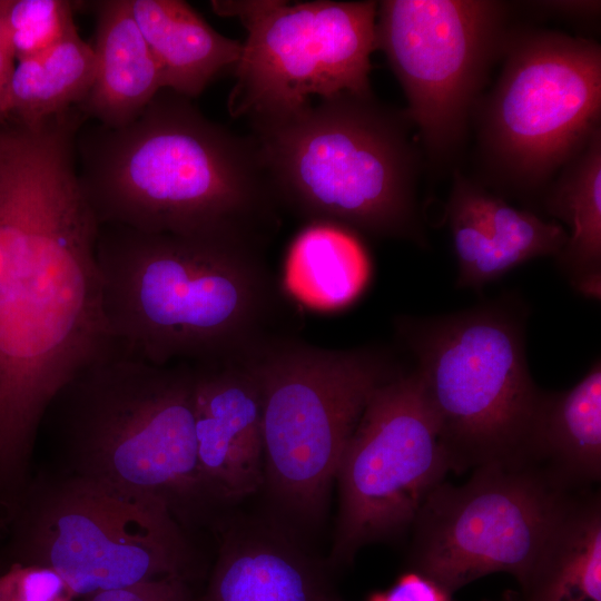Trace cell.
<instances>
[{
  "instance_id": "1",
  "label": "cell",
  "mask_w": 601,
  "mask_h": 601,
  "mask_svg": "<svg viewBox=\"0 0 601 601\" xmlns=\"http://www.w3.org/2000/svg\"><path fill=\"white\" fill-rule=\"evenodd\" d=\"M69 109L0 124V486L24 482L57 393L116 345L96 257L100 224L80 186Z\"/></svg>"
},
{
  "instance_id": "2",
  "label": "cell",
  "mask_w": 601,
  "mask_h": 601,
  "mask_svg": "<svg viewBox=\"0 0 601 601\" xmlns=\"http://www.w3.org/2000/svg\"><path fill=\"white\" fill-rule=\"evenodd\" d=\"M264 246L100 225L96 257L114 341L169 365L245 359L286 336L290 306Z\"/></svg>"
},
{
  "instance_id": "3",
  "label": "cell",
  "mask_w": 601,
  "mask_h": 601,
  "mask_svg": "<svg viewBox=\"0 0 601 601\" xmlns=\"http://www.w3.org/2000/svg\"><path fill=\"white\" fill-rule=\"evenodd\" d=\"M78 176L100 225L265 245L277 200L257 145L161 89L131 121L81 127Z\"/></svg>"
},
{
  "instance_id": "4",
  "label": "cell",
  "mask_w": 601,
  "mask_h": 601,
  "mask_svg": "<svg viewBox=\"0 0 601 601\" xmlns=\"http://www.w3.org/2000/svg\"><path fill=\"white\" fill-rule=\"evenodd\" d=\"M252 125L277 203L309 224L426 246L405 110L344 91Z\"/></svg>"
},
{
  "instance_id": "5",
  "label": "cell",
  "mask_w": 601,
  "mask_h": 601,
  "mask_svg": "<svg viewBox=\"0 0 601 601\" xmlns=\"http://www.w3.org/2000/svg\"><path fill=\"white\" fill-rule=\"evenodd\" d=\"M193 387L190 364L156 365L116 344L63 385L46 412L68 472L156 496L173 512L209 495Z\"/></svg>"
},
{
  "instance_id": "6",
  "label": "cell",
  "mask_w": 601,
  "mask_h": 601,
  "mask_svg": "<svg viewBox=\"0 0 601 601\" xmlns=\"http://www.w3.org/2000/svg\"><path fill=\"white\" fill-rule=\"evenodd\" d=\"M395 327L416 358L450 470L535 463L544 392L528 367L523 316L497 302L432 318L398 317Z\"/></svg>"
},
{
  "instance_id": "7",
  "label": "cell",
  "mask_w": 601,
  "mask_h": 601,
  "mask_svg": "<svg viewBox=\"0 0 601 601\" xmlns=\"http://www.w3.org/2000/svg\"><path fill=\"white\" fill-rule=\"evenodd\" d=\"M500 76L472 121L483 187L540 201L601 131V48L588 38L514 24Z\"/></svg>"
},
{
  "instance_id": "8",
  "label": "cell",
  "mask_w": 601,
  "mask_h": 601,
  "mask_svg": "<svg viewBox=\"0 0 601 601\" xmlns=\"http://www.w3.org/2000/svg\"><path fill=\"white\" fill-rule=\"evenodd\" d=\"M249 363L262 395L265 476L287 506L316 518L370 397L398 372L374 348L329 349L289 335Z\"/></svg>"
},
{
  "instance_id": "9",
  "label": "cell",
  "mask_w": 601,
  "mask_h": 601,
  "mask_svg": "<svg viewBox=\"0 0 601 601\" xmlns=\"http://www.w3.org/2000/svg\"><path fill=\"white\" fill-rule=\"evenodd\" d=\"M29 497L20 563L55 570L75 597L185 578V540L160 499L70 472Z\"/></svg>"
},
{
  "instance_id": "10",
  "label": "cell",
  "mask_w": 601,
  "mask_h": 601,
  "mask_svg": "<svg viewBox=\"0 0 601 601\" xmlns=\"http://www.w3.org/2000/svg\"><path fill=\"white\" fill-rule=\"evenodd\" d=\"M514 10L515 2L499 0L377 2V49L404 90L405 111L434 169L460 155Z\"/></svg>"
},
{
  "instance_id": "11",
  "label": "cell",
  "mask_w": 601,
  "mask_h": 601,
  "mask_svg": "<svg viewBox=\"0 0 601 601\" xmlns=\"http://www.w3.org/2000/svg\"><path fill=\"white\" fill-rule=\"evenodd\" d=\"M246 30L227 107L250 122L282 117L348 91L372 95L376 1H213Z\"/></svg>"
},
{
  "instance_id": "12",
  "label": "cell",
  "mask_w": 601,
  "mask_h": 601,
  "mask_svg": "<svg viewBox=\"0 0 601 601\" xmlns=\"http://www.w3.org/2000/svg\"><path fill=\"white\" fill-rule=\"evenodd\" d=\"M571 486L540 463L487 464L462 486L439 484L413 523L414 568L449 597L500 571L523 588L579 500Z\"/></svg>"
},
{
  "instance_id": "13",
  "label": "cell",
  "mask_w": 601,
  "mask_h": 601,
  "mask_svg": "<svg viewBox=\"0 0 601 601\" xmlns=\"http://www.w3.org/2000/svg\"><path fill=\"white\" fill-rule=\"evenodd\" d=\"M449 470L415 371L396 373L373 392L339 461L334 560L413 524Z\"/></svg>"
},
{
  "instance_id": "14",
  "label": "cell",
  "mask_w": 601,
  "mask_h": 601,
  "mask_svg": "<svg viewBox=\"0 0 601 601\" xmlns=\"http://www.w3.org/2000/svg\"><path fill=\"white\" fill-rule=\"evenodd\" d=\"M197 456L209 495L242 497L265 481L263 407L249 358L190 364Z\"/></svg>"
},
{
  "instance_id": "15",
  "label": "cell",
  "mask_w": 601,
  "mask_h": 601,
  "mask_svg": "<svg viewBox=\"0 0 601 601\" xmlns=\"http://www.w3.org/2000/svg\"><path fill=\"white\" fill-rule=\"evenodd\" d=\"M447 200L455 213L453 237L461 256L490 282L530 259L556 257L568 240L560 223L511 206L459 169Z\"/></svg>"
},
{
  "instance_id": "16",
  "label": "cell",
  "mask_w": 601,
  "mask_h": 601,
  "mask_svg": "<svg viewBox=\"0 0 601 601\" xmlns=\"http://www.w3.org/2000/svg\"><path fill=\"white\" fill-rule=\"evenodd\" d=\"M93 7L96 73L78 107L87 118L118 127L136 118L165 89L162 77L130 0L96 1Z\"/></svg>"
},
{
  "instance_id": "17",
  "label": "cell",
  "mask_w": 601,
  "mask_h": 601,
  "mask_svg": "<svg viewBox=\"0 0 601 601\" xmlns=\"http://www.w3.org/2000/svg\"><path fill=\"white\" fill-rule=\"evenodd\" d=\"M130 6L159 66L164 88L191 99L237 65L242 42L217 32L187 2L130 0Z\"/></svg>"
},
{
  "instance_id": "18",
  "label": "cell",
  "mask_w": 601,
  "mask_h": 601,
  "mask_svg": "<svg viewBox=\"0 0 601 601\" xmlns=\"http://www.w3.org/2000/svg\"><path fill=\"white\" fill-rule=\"evenodd\" d=\"M545 213L570 228L555 257L580 294L601 297V131L566 164L543 193Z\"/></svg>"
},
{
  "instance_id": "19",
  "label": "cell",
  "mask_w": 601,
  "mask_h": 601,
  "mask_svg": "<svg viewBox=\"0 0 601 601\" xmlns=\"http://www.w3.org/2000/svg\"><path fill=\"white\" fill-rule=\"evenodd\" d=\"M534 462L574 486L601 474V363L571 390L543 394L533 440Z\"/></svg>"
},
{
  "instance_id": "20",
  "label": "cell",
  "mask_w": 601,
  "mask_h": 601,
  "mask_svg": "<svg viewBox=\"0 0 601 601\" xmlns=\"http://www.w3.org/2000/svg\"><path fill=\"white\" fill-rule=\"evenodd\" d=\"M204 601H339L309 561L279 543L248 540L220 554Z\"/></svg>"
},
{
  "instance_id": "21",
  "label": "cell",
  "mask_w": 601,
  "mask_h": 601,
  "mask_svg": "<svg viewBox=\"0 0 601 601\" xmlns=\"http://www.w3.org/2000/svg\"><path fill=\"white\" fill-rule=\"evenodd\" d=\"M522 589L528 601H601L599 496L577 501Z\"/></svg>"
},
{
  "instance_id": "22",
  "label": "cell",
  "mask_w": 601,
  "mask_h": 601,
  "mask_svg": "<svg viewBox=\"0 0 601 601\" xmlns=\"http://www.w3.org/2000/svg\"><path fill=\"white\" fill-rule=\"evenodd\" d=\"M96 57L77 27L45 51L18 61L10 91V118L32 126L79 106L93 83Z\"/></svg>"
},
{
  "instance_id": "23",
  "label": "cell",
  "mask_w": 601,
  "mask_h": 601,
  "mask_svg": "<svg viewBox=\"0 0 601 601\" xmlns=\"http://www.w3.org/2000/svg\"><path fill=\"white\" fill-rule=\"evenodd\" d=\"M288 265L302 294L311 303L326 307L352 300L361 292L367 272L356 234L326 224H309L299 234Z\"/></svg>"
},
{
  "instance_id": "24",
  "label": "cell",
  "mask_w": 601,
  "mask_h": 601,
  "mask_svg": "<svg viewBox=\"0 0 601 601\" xmlns=\"http://www.w3.org/2000/svg\"><path fill=\"white\" fill-rule=\"evenodd\" d=\"M3 19L17 61L45 51L76 28L66 0H3Z\"/></svg>"
},
{
  "instance_id": "25",
  "label": "cell",
  "mask_w": 601,
  "mask_h": 601,
  "mask_svg": "<svg viewBox=\"0 0 601 601\" xmlns=\"http://www.w3.org/2000/svg\"><path fill=\"white\" fill-rule=\"evenodd\" d=\"M68 584L52 569L14 563L0 575V601H71Z\"/></svg>"
},
{
  "instance_id": "26",
  "label": "cell",
  "mask_w": 601,
  "mask_h": 601,
  "mask_svg": "<svg viewBox=\"0 0 601 601\" xmlns=\"http://www.w3.org/2000/svg\"><path fill=\"white\" fill-rule=\"evenodd\" d=\"M90 601H191L184 578L168 577L91 595Z\"/></svg>"
},
{
  "instance_id": "27",
  "label": "cell",
  "mask_w": 601,
  "mask_h": 601,
  "mask_svg": "<svg viewBox=\"0 0 601 601\" xmlns=\"http://www.w3.org/2000/svg\"><path fill=\"white\" fill-rule=\"evenodd\" d=\"M520 7L541 18H560L574 22H595L600 1H523Z\"/></svg>"
},
{
  "instance_id": "28",
  "label": "cell",
  "mask_w": 601,
  "mask_h": 601,
  "mask_svg": "<svg viewBox=\"0 0 601 601\" xmlns=\"http://www.w3.org/2000/svg\"><path fill=\"white\" fill-rule=\"evenodd\" d=\"M441 589L418 573L403 575L386 593L375 594L371 601H450Z\"/></svg>"
},
{
  "instance_id": "29",
  "label": "cell",
  "mask_w": 601,
  "mask_h": 601,
  "mask_svg": "<svg viewBox=\"0 0 601 601\" xmlns=\"http://www.w3.org/2000/svg\"><path fill=\"white\" fill-rule=\"evenodd\" d=\"M3 19V0H0V124L10 119L9 91L16 68Z\"/></svg>"
}]
</instances>
